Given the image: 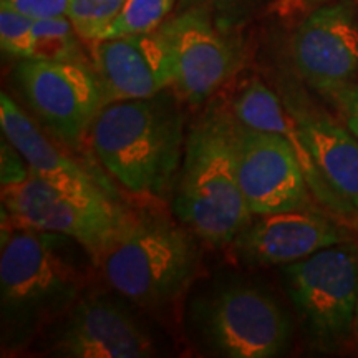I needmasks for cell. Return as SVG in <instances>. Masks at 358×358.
Instances as JSON below:
<instances>
[{
	"instance_id": "obj_1",
	"label": "cell",
	"mask_w": 358,
	"mask_h": 358,
	"mask_svg": "<svg viewBox=\"0 0 358 358\" xmlns=\"http://www.w3.org/2000/svg\"><path fill=\"white\" fill-rule=\"evenodd\" d=\"M2 219V345L12 352L29 345L35 335L77 303L85 294L87 275L75 261L73 239L19 226L3 213Z\"/></svg>"
},
{
	"instance_id": "obj_2",
	"label": "cell",
	"mask_w": 358,
	"mask_h": 358,
	"mask_svg": "<svg viewBox=\"0 0 358 358\" xmlns=\"http://www.w3.org/2000/svg\"><path fill=\"white\" fill-rule=\"evenodd\" d=\"M237 128L232 108L211 103L186 134L174 189V216L214 245L232 244L254 217L239 181Z\"/></svg>"
},
{
	"instance_id": "obj_3",
	"label": "cell",
	"mask_w": 358,
	"mask_h": 358,
	"mask_svg": "<svg viewBox=\"0 0 358 358\" xmlns=\"http://www.w3.org/2000/svg\"><path fill=\"white\" fill-rule=\"evenodd\" d=\"M101 166L138 196L163 198L176 182L185 155V118L178 101L159 95L105 105L90 129Z\"/></svg>"
},
{
	"instance_id": "obj_4",
	"label": "cell",
	"mask_w": 358,
	"mask_h": 358,
	"mask_svg": "<svg viewBox=\"0 0 358 358\" xmlns=\"http://www.w3.org/2000/svg\"><path fill=\"white\" fill-rule=\"evenodd\" d=\"M111 289L143 308L178 301L199 267L194 239L163 214L133 216L100 261Z\"/></svg>"
},
{
	"instance_id": "obj_5",
	"label": "cell",
	"mask_w": 358,
	"mask_h": 358,
	"mask_svg": "<svg viewBox=\"0 0 358 358\" xmlns=\"http://www.w3.org/2000/svg\"><path fill=\"white\" fill-rule=\"evenodd\" d=\"M191 325L206 350L227 358H275L287 353L292 322L257 285L231 282L191 306Z\"/></svg>"
},
{
	"instance_id": "obj_6",
	"label": "cell",
	"mask_w": 358,
	"mask_h": 358,
	"mask_svg": "<svg viewBox=\"0 0 358 358\" xmlns=\"http://www.w3.org/2000/svg\"><path fill=\"white\" fill-rule=\"evenodd\" d=\"M284 289L303 329L322 350H335L355 332L358 248L350 241L282 266Z\"/></svg>"
},
{
	"instance_id": "obj_7",
	"label": "cell",
	"mask_w": 358,
	"mask_h": 358,
	"mask_svg": "<svg viewBox=\"0 0 358 358\" xmlns=\"http://www.w3.org/2000/svg\"><path fill=\"white\" fill-rule=\"evenodd\" d=\"M2 209L19 226L70 237L96 264L120 239L133 217L108 196L71 194L34 173L20 185L2 189Z\"/></svg>"
},
{
	"instance_id": "obj_8",
	"label": "cell",
	"mask_w": 358,
	"mask_h": 358,
	"mask_svg": "<svg viewBox=\"0 0 358 358\" xmlns=\"http://www.w3.org/2000/svg\"><path fill=\"white\" fill-rule=\"evenodd\" d=\"M13 82L42 127L70 148H78L105 108L93 65L78 60L20 58Z\"/></svg>"
},
{
	"instance_id": "obj_9",
	"label": "cell",
	"mask_w": 358,
	"mask_h": 358,
	"mask_svg": "<svg viewBox=\"0 0 358 358\" xmlns=\"http://www.w3.org/2000/svg\"><path fill=\"white\" fill-rule=\"evenodd\" d=\"M237 169L252 216L313 209V194L294 143L277 133L237 128Z\"/></svg>"
},
{
	"instance_id": "obj_10",
	"label": "cell",
	"mask_w": 358,
	"mask_h": 358,
	"mask_svg": "<svg viewBox=\"0 0 358 358\" xmlns=\"http://www.w3.org/2000/svg\"><path fill=\"white\" fill-rule=\"evenodd\" d=\"M292 60L308 87L329 96L358 77V3L332 0L315 7L292 37Z\"/></svg>"
},
{
	"instance_id": "obj_11",
	"label": "cell",
	"mask_w": 358,
	"mask_h": 358,
	"mask_svg": "<svg viewBox=\"0 0 358 358\" xmlns=\"http://www.w3.org/2000/svg\"><path fill=\"white\" fill-rule=\"evenodd\" d=\"M159 30L173 53V87L191 105L211 98L239 69V47L206 10L176 12Z\"/></svg>"
},
{
	"instance_id": "obj_12",
	"label": "cell",
	"mask_w": 358,
	"mask_h": 358,
	"mask_svg": "<svg viewBox=\"0 0 358 358\" xmlns=\"http://www.w3.org/2000/svg\"><path fill=\"white\" fill-rule=\"evenodd\" d=\"M52 355L73 358H145L156 353L153 338L122 303L103 294H83L57 320Z\"/></svg>"
},
{
	"instance_id": "obj_13",
	"label": "cell",
	"mask_w": 358,
	"mask_h": 358,
	"mask_svg": "<svg viewBox=\"0 0 358 358\" xmlns=\"http://www.w3.org/2000/svg\"><path fill=\"white\" fill-rule=\"evenodd\" d=\"M285 108L297 123L303 146L335 216L358 219V140L345 124L327 111L310 105L306 96H282Z\"/></svg>"
},
{
	"instance_id": "obj_14",
	"label": "cell",
	"mask_w": 358,
	"mask_h": 358,
	"mask_svg": "<svg viewBox=\"0 0 358 358\" xmlns=\"http://www.w3.org/2000/svg\"><path fill=\"white\" fill-rule=\"evenodd\" d=\"M90 43L106 105L151 98L174 85L173 53L159 29Z\"/></svg>"
},
{
	"instance_id": "obj_15",
	"label": "cell",
	"mask_w": 358,
	"mask_h": 358,
	"mask_svg": "<svg viewBox=\"0 0 358 358\" xmlns=\"http://www.w3.org/2000/svg\"><path fill=\"white\" fill-rule=\"evenodd\" d=\"M350 241L340 224L313 209L259 216L232 241L237 259L245 266H287L330 245Z\"/></svg>"
},
{
	"instance_id": "obj_16",
	"label": "cell",
	"mask_w": 358,
	"mask_h": 358,
	"mask_svg": "<svg viewBox=\"0 0 358 358\" xmlns=\"http://www.w3.org/2000/svg\"><path fill=\"white\" fill-rule=\"evenodd\" d=\"M0 127L3 136L20 151L35 176L71 194L87 198L108 196L82 164L62 153L45 136L42 129L6 92L0 93Z\"/></svg>"
},
{
	"instance_id": "obj_17",
	"label": "cell",
	"mask_w": 358,
	"mask_h": 358,
	"mask_svg": "<svg viewBox=\"0 0 358 358\" xmlns=\"http://www.w3.org/2000/svg\"><path fill=\"white\" fill-rule=\"evenodd\" d=\"M231 108L237 122L244 127L282 134L294 143L313 198L322 206H327V196L324 187H322L319 174L315 171L310 155L303 146L297 123H295L290 111L285 108L282 98L277 96L261 80L252 78L241 88V92L232 100Z\"/></svg>"
},
{
	"instance_id": "obj_18",
	"label": "cell",
	"mask_w": 358,
	"mask_h": 358,
	"mask_svg": "<svg viewBox=\"0 0 358 358\" xmlns=\"http://www.w3.org/2000/svg\"><path fill=\"white\" fill-rule=\"evenodd\" d=\"M80 40L82 37L73 29L69 17L35 20L34 55L30 58L85 62Z\"/></svg>"
},
{
	"instance_id": "obj_19",
	"label": "cell",
	"mask_w": 358,
	"mask_h": 358,
	"mask_svg": "<svg viewBox=\"0 0 358 358\" xmlns=\"http://www.w3.org/2000/svg\"><path fill=\"white\" fill-rule=\"evenodd\" d=\"M176 6L178 0H127L103 38L155 32L168 20Z\"/></svg>"
},
{
	"instance_id": "obj_20",
	"label": "cell",
	"mask_w": 358,
	"mask_h": 358,
	"mask_svg": "<svg viewBox=\"0 0 358 358\" xmlns=\"http://www.w3.org/2000/svg\"><path fill=\"white\" fill-rule=\"evenodd\" d=\"M127 0H70L69 17L85 42L101 40Z\"/></svg>"
},
{
	"instance_id": "obj_21",
	"label": "cell",
	"mask_w": 358,
	"mask_h": 358,
	"mask_svg": "<svg viewBox=\"0 0 358 358\" xmlns=\"http://www.w3.org/2000/svg\"><path fill=\"white\" fill-rule=\"evenodd\" d=\"M34 22L0 2V45L3 53L19 60L34 55Z\"/></svg>"
},
{
	"instance_id": "obj_22",
	"label": "cell",
	"mask_w": 358,
	"mask_h": 358,
	"mask_svg": "<svg viewBox=\"0 0 358 358\" xmlns=\"http://www.w3.org/2000/svg\"><path fill=\"white\" fill-rule=\"evenodd\" d=\"M252 0H178L176 12L187 8H201L211 13L216 24L222 30H227L232 24L245 13Z\"/></svg>"
},
{
	"instance_id": "obj_23",
	"label": "cell",
	"mask_w": 358,
	"mask_h": 358,
	"mask_svg": "<svg viewBox=\"0 0 358 358\" xmlns=\"http://www.w3.org/2000/svg\"><path fill=\"white\" fill-rule=\"evenodd\" d=\"M32 169L20 151L3 136L0 143V182L2 189L24 182L30 176Z\"/></svg>"
},
{
	"instance_id": "obj_24",
	"label": "cell",
	"mask_w": 358,
	"mask_h": 358,
	"mask_svg": "<svg viewBox=\"0 0 358 358\" xmlns=\"http://www.w3.org/2000/svg\"><path fill=\"white\" fill-rule=\"evenodd\" d=\"M17 12L24 13L32 20L57 19L66 17L70 7V0H0Z\"/></svg>"
},
{
	"instance_id": "obj_25",
	"label": "cell",
	"mask_w": 358,
	"mask_h": 358,
	"mask_svg": "<svg viewBox=\"0 0 358 358\" xmlns=\"http://www.w3.org/2000/svg\"><path fill=\"white\" fill-rule=\"evenodd\" d=\"M334 103L342 116L343 124L355 134L358 140V83H350L327 96Z\"/></svg>"
},
{
	"instance_id": "obj_26",
	"label": "cell",
	"mask_w": 358,
	"mask_h": 358,
	"mask_svg": "<svg viewBox=\"0 0 358 358\" xmlns=\"http://www.w3.org/2000/svg\"><path fill=\"white\" fill-rule=\"evenodd\" d=\"M290 6L297 7V8H308V7H319L324 6L327 2H332V0H287Z\"/></svg>"
},
{
	"instance_id": "obj_27",
	"label": "cell",
	"mask_w": 358,
	"mask_h": 358,
	"mask_svg": "<svg viewBox=\"0 0 358 358\" xmlns=\"http://www.w3.org/2000/svg\"><path fill=\"white\" fill-rule=\"evenodd\" d=\"M355 334H357V338H358V310H357V320H355Z\"/></svg>"
},
{
	"instance_id": "obj_28",
	"label": "cell",
	"mask_w": 358,
	"mask_h": 358,
	"mask_svg": "<svg viewBox=\"0 0 358 358\" xmlns=\"http://www.w3.org/2000/svg\"><path fill=\"white\" fill-rule=\"evenodd\" d=\"M355 2H357V3H358V0H355Z\"/></svg>"
}]
</instances>
